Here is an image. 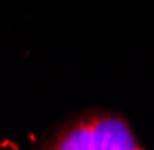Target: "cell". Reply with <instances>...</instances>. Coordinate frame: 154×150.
I'll use <instances>...</instances> for the list:
<instances>
[{
    "instance_id": "1",
    "label": "cell",
    "mask_w": 154,
    "mask_h": 150,
    "mask_svg": "<svg viewBox=\"0 0 154 150\" xmlns=\"http://www.w3.org/2000/svg\"><path fill=\"white\" fill-rule=\"evenodd\" d=\"M46 148L54 150H142L129 123L115 113L85 111L63 125Z\"/></svg>"
}]
</instances>
